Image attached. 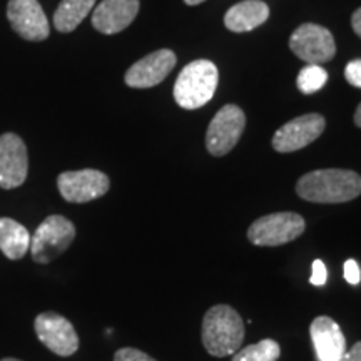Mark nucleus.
I'll list each match as a JSON object with an SVG mask.
<instances>
[{
  "mask_svg": "<svg viewBox=\"0 0 361 361\" xmlns=\"http://www.w3.org/2000/svg\"><path fill=\"white\" fill-rule=\"evenodd\" d=\"M298 196L319 204L348 202L361 194V176L348 169H318L305 174L296 184Z\"/></svg>",
  "mask_w": 361,
  "mask_h": 361,
  "instance_id": "obj_1",
  "label": "nucleus"
},
{
  "mask_svg": "<svg viewBox=\"0 0 361 361\" xmlns=\"http://www.w3.org/2000/svg\"><path fill=\"white\" fill-rule=\"evenodd\" d=\"M201 338L209 355L218 358L234 355L245 340V322L231 306L216 305L202 318Z\"/></svg>",
  "mask_w": 361,
  "mask_h": 361,
  "instance_id": "obj_2",
  "label": "nucleus"
},
{
  "mask_svg": "<svg viewBox=\"0 0 361 361\" xmlns=\"http://www.w3.org/2000/svg\"><path fill=\"white\" fill-rule=\"evenodd\" d=\"M219 72L211 61L200 59L180 71L174 84V101L183 109H200L206 106L218 89Z\"/></svg>",
  "mask_w": 361,
  "mask_h": 361,
  "instance_id": "obj_3",
  "label": "nucleus"
},
{
  "mask_svg": "<svg viewBox=\"0 0 361 361\" xmlns=\"http://www.w3.org/2000/svg\"><path fill=\"white\" fill-rule=\"evenodd\" d=\"M75 238V226L61 214L45 218L30 238V255L35 263L47 264L69 250Z\"/></svg>",
  "mask_w": 361,
  "mask_h": 361,
  "instance_id": "obj_4",
  "label": "nucleus"
},
{
  "mask_svg": "<svg viewBox=\"0 0 361 361\" xmlns=\"http://www.w3.org/2000/svg\"><path fill=\"white\" fill-rule=\"evenodd\" d=\"M306 223L296 213H273L256 219L247 229V239L256 246H281L305 233Z\"/></svg>",
  "mask_w": 361,
  "mask_h": 361,
  "instance_id": "obj_5",
  "label": "nucleus"
},
{
  "mask_svg": "<svg viewBox=\"0 0 361 361\" xmlns=\"http://www.w3.org/2000/svg\"><path fill=\"white\" fill-rule=\"evenodd\" d=\"M246 128V116L234 104H228L218 111L211 121L206 134V147L216 157L231 152L241 139Z\"/></svg>",
  "mask_w": 361,
  "mask_h": 361,
  "instance_id": "obj_6",
  "label": "nucleus"
},
{
  "mask_svg": "<svg viewBox=\"0 0 361 361\" xmlns=\"http://www.w3.org/2000/svg\"><path fill=\"white\" fill-rule=\"evenodd\" d=\"M290 49L295 56L310 66H319L331 61L336 54V44L331 32L322 25L303 24L291 34Z\"/></svg>",
  "mask_w": 361,
  "mask_h": 361,
  "instance_id": "obj_7",
  "label": "nucleus"
},
{
  "mask_svg": "<svg viewBox=\"0 0 361 361\" xmlns=\"http://www.w3.org/2000/svg\"><path fill=\"white\" fill-rule=\"evenodd\" d=\"M35 335L52 353L71 356L79 350V336L69 319L54 311H45L35 318Z\"/></svg>",
  "mask_w": 361,
  "mask_h": 361,
  "instance_id": "obj_8",
  "label": "nucleus"
},
{
  "mask_svg": "<svg viewBox=\"0 0 361 361\" xmlns=\"http://www.w3.org/2000/svg\"><path fill=\"white\" fill-rule=\"evenodd\" d=\"M57 188L67 202H89L109 191L111 180L97 169L66 171L57 178Z\"/></svg>",
  "mask_w": 361,
  "mask_h": 361,
  "instance_id": "obj_9",
  "label": "nucleus"
},
{
  "mask_svg": "<svg viewBox=\"0 0 361 361\" xmlns=\"http://www.w3.org/2000/svg\"><path fill=\"white\" fill-rule=\"evenodd\" d=\"M326 128V121L319 114H305L296 117L276 130L273 147L278 152H295L311 144Z\"/></svg>",
  "mask_w": 361,
  "mask_h": 361,
  "instance_id": "obj_10",
  "label": "nucleus"
},
{
  "mask_svg": "<svg viewBox=\"0 0 361 361\" xmlns=\"http://www.w3.org/2000/svg\"><path fill=\"white\" fill-rule=\"evenodd\" d=\"M29 156L25 142L17 134L0 135V188L13 189L25 183Z\"/></svg>",
  "mask_w": 361,
  "mask_h": 361,
  "instance_id": "obj_11",
  "label": "nucleus"
},
{
  "mask_svg": "<svg viewBox=\"0 0 361 361\" xmlns=\"http://www.w3.org/2000/svg\"><path fill=\"white\" fill-rule=\"evenodd\" d=\"M7 17L12 29L25 40L40 42L51 34V25L39 0H11L7 6Z\"/></svg>",
  "mask_w": 361,
  "mask_h": 361,
  "instance_id": "obj_12",
  "label": "nucleus"
},
{
  "mask_svg": "<svg viewBox=\"0 0 361 361\" xmlns=\"http://www.w3.org/2000/svg\"><path fill=\"white\" fill-rule=\"evenodd\" d=\"M176 66V54L169 49H161L149 54L126 72V84L134 89H147L161 84Z\"/></svg>",
  "mask_w": 361,
  "mask_h": 361,
  "instance_id": "obj_13",
  "label": "nucleus"
},
{
  "mask_svg": "<svg viewBox=\"0 0 361 361\" xmlns=\"http://www.w3.org/2000/svg\"><path fill=\"white\" fill-rule=\"evenodd\" d=\"M137 12L139 0H102L92 12V25L102 34H117L133 24Z\"/></svg>",
  "mask_w": 361,
  "mask_h": 361,
  "instance_id": "obj_14",
  "label": "nucleus"
},
{
  "mask_svg": "<svg viewBox=\"0 0 361 361\" xmlns=\"http://www.w3.org/2000/svg\"><path fill=\"white\" fill-rule=\"evenodd\" d=\"M310 335L319 361H336L346 351V340L340 324L329 316L314 318Z\"/></svg>",
  "mask_w": 361,
  "mask_h": 361,
  "instance_id": "obj_15",
  "label": "nucleus"
},
{
  "mask_svg": "<svg viewBox=\"0 0 361 361\" xmlns=\"http://www.w3.org/2000/svg\"><path fill=\"white\" fill-rule=\"evenodd\" d=\"M269 17V7L261 0H245L226 12L224 25L233 32H250L263 25Z\"/></svg>",
  "mask_w": 361,
  "mask_h": 361,
  "instance_id": "obj_16",
  "label": "nucleus"
},
{
  "mask_svg": "<svg viewBox=\"0 0 361 361\" xmlns=\"http://www.w3.org/2000/svg\"><path fill=\"white\" fill-rule=\"evenodd\" d=\"M30 250V234L12 218H0V251L8 259H22Z\"/></svg>",
  "mask_w": 361,
  "mask_h": 361,
  "instance_id": "obj_17",
  "label": "nucleus"
},
{
  "mask_svg": "<svg viewBox=\"0 0 361 361\" xmlns=\"http://www.w3.org/2000/svg\"><path fill=\"white\" fill-rule=\"evenodd\" d=\"M96 0H62L54 13V25L59 32H72L80 25L89 12H92Z\"/></svg>",
  "mask_w": 361,
  "mask_h": 361,
  "instance_id": "obj_18",
  "label": "nucleus"
},
{
  "mask_svg": "<svg viewBox=\"0 0 361 361\" xmlns=\"http://www.w3.org/2000/svg\"><path fill=\"white\" fill-rule=\"evenodd\" d=\"M279 355H281V348H279L278 341L266 338L256 345H250L238 351L233 356V361H276Z\"/></svg>",
  "mask_w": 361,
  "mask_h": 361,
  "instance_id": "obj_19",
  "label": "nucleus"
},
{
  "mask_svg": "<svg viewBox=\"0 0 361 361\" xmlns=\"http://www.w3.org/2000/svg\"><path fill=\"white\" fill-rule=\"evenodd\" d=\"M328 80V72L322 66H306L303 71L298 74L296 84L298 89L303 94L318 92L319 89L324 87Z\"/></svg>",
  "mask_w": 361,
  "mask_h": 361,
  "instance_id": "obj_20",
  "label": "nucleus"
},
{
  "mask_svg": "<svg viewBox=\"0 0 361 361\" xmlns=\"http://www.w3.org/2000/svg\"><path fill=\"white\" fill-rule=\"evenodd\" d=\"M114 361H156V360L151 358L147 353H144V351L137 348H121L119 351H116Z\"/></svg>",
  "mask_w": 361,
  "mask_h": 361,
  "instance_id": "obj_21",
  "label": "nucleus"
},
{
  "mask_svg": "<svg viewBox=\"0 0 361 361\" xmlns=\"http://www.w3.org/2000/svg\"><path fill=\"white\" fill-rule=\"evenodd\" d=\"M345 78L351 85L361 89V59H355V61L348 62L345 69Z\"/></svg>",
  "mask_w": 361,
  "mask_h": 361,
  "instance_id": "obj_22",
  "label": "nucleus"
},
{
  "mask_svg": "<svg viewBox=\"0 0 361 361\" xmlns=\"http://www.w3.org/2000/svg\"><path fill=\"white\" fill-rule=\"evenodd\" d=\"M328 279V271H326V266L322 259H314L313 261V271H311V284L313 286H323L324 283H326Z\"/></svg>",
  "mask_w": 361,
  "mask_h": 361,
  "instance_id": "obj_23",
  "label": "nucleus"
},
{
  "mask_svg": "<svg viewBox=\"0 0 361 361\" xmlns=\"http://www.w3.org/2000/svg\"><path fill=\"white\" fill-rule=\"evenodd\" d=\"M343 273H345V279L348 281L350 284H358L360 279H361V269L358 263H356L355 259H348L345 263V269H343Z\"/></svg>",
  "mask_w": 361,
  "mask_h": 361,
  "instance_id": "obj_24",
  "label": "nucleus"
},
{
  "mask_svg": "<svg viewBox=\"0 0 361 361\" xmlns=\"http://www.w3.org/2000/svg\"><path fill=\"white\" fill-rule=\"evenodd\" d=\"M336 361H361V341L355 343L350 351H345Z\"/></svg>",
  "mask_w": 361,
  "mask_h": 361,
  "instance_id": "obj_25",
  "label": "nucleus"
},
{
  "mask_svg": "<svg viewBox=\"0 0 361 361\" xmlns=\"http://www.w3.org/2000/svg\"><path fill=\"white\" fill-rule=\"evenodd\" d=\"M351 25H353V30L361 37V7L353 13L351 17Z\"/></svg>",
  "mask_w": 361,
  "mask_h": 361,
  "instance_id": "obj_26",
  "label": "nucleus"
},
{
  "mask_svg": "<svg viewBox=\"0 0 361 361\" xmlns=\"http://www.w3.org/2000/svg\"><path fill=\"white\" fill-rule=\"evenodd\" d=\"M355 124L358 126V128H361V104H360L358 109H356V112H355Z\"/></svg>",
  "mask_w": 361,
  "mask_h": 361,
  "instance_id": "obj_27",
  "label": "nucleus"
},
{
  "mask_svg": "<svg viewBox=\"0 0 361 361\" xmlns=\"http://www.w3.org/2000/svg\"><path fill=\"white\" fill-rule=\"evenodd\" d=\"M184 2H186L188 6H197V4H202L204 0H184Z\"/></svg>",
  "mask_w": 361,
  "mask_h": 361,
  "instance_id": "obj_28",
  "label": "nucleus"
},
{
  "mask_svg": "<svg viewBox=\"0 0 361 361\" xmlns=\"http://www.w3.org/2000/svg\"><path fill=\"white\" fill-rule=\"evenodd\" d=\"M0 361H20V360H17V358H4V360H0Z\"/></svg>",
  "mask_w": 361,
  "mask_h": 361,
  "instance_id": "obj_29",
  "label": "nucleus"
}]
</instances>
